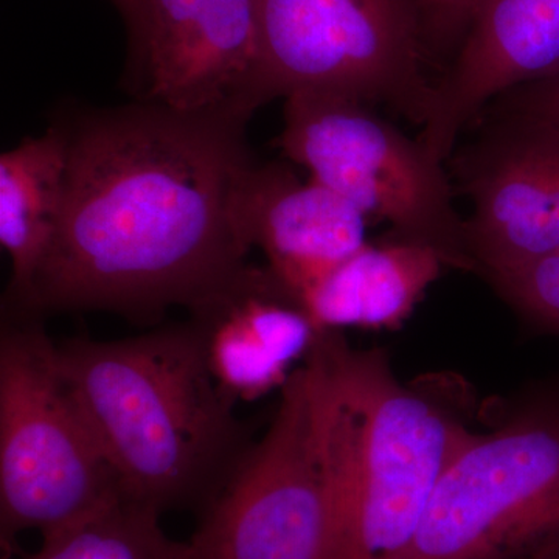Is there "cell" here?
Segmentation results:
<instances>
[{
  "label": "cell",
  "instance_id": "1",
  "mask_svg": "<svg viewBox=\"0 0 559 559\" xmlns=\"http://www.w3.org/2000/svg\"><path fill=\"white\" fill-rule=\"evenodd\" d=\"M250 119L132 102L62 121L68 168L53 237L31 289L2 312H114L154 326L223 286L250 250L235 221L255 162Z\"/></svg>",
  "mask_w": 559,
  "mask_h": 559
},
{
  "label": "cell",
  "instance_id": "2",
  "mask_svg": "<svg viewBox=\"0 0 559 559\" xmlns=\"http://www.w3.org/2000/svg\"><path fill=\"white\" fill-rule=\"evenodd\" d=\"M57 360L123 498L160 516H201L252 447L190 320L127 340L64 341Z\"/></svg>",
  "mask_w": 559,
  "mask_h": 559
},
{
  "label": "cell",
  "instance_id": "3",
  "mask_svg": "<svg viewBox=\"0 0 559 559\" xmlns=\"http://www.w3.org/2000/svg\"><path fill=\"white\" fill-rule=\"evenodd\" d=\"M331 524L325 559H404L433 489L474 432L450 401L406 385L381 349L320 331Z\"/></svg>",
  "mask_w": 559,
  "mask_h": 559
},
{
  "label": "cell",
  "instance_id": "4",
  "mask_svg": "<svg viewBox=\"0 0 559 559\" xmlns=\"http://www.w3.org/2000/svg\"><path fill=\"white\" fill-rule=\"evenodd\" d=\"M123 498L57 360L43 319L2 312L0 331V543L43 538Z\"/></svg>",
  "mask_w": 559,
  "mask_h": 559
},
{
  "label": "cell",
  "instance_id": "5",
  "mask_svg": "<svg viewBox=\"0 0 559 559\" xmlns=\"http://www.w3.org/2000/svg\"><path fill=\"white\" fill-rule=\"evenodd\" d=\"M559 549V373L473 433L441 474L404 559H525Z\"/></svg>",
  "mask_w": 559,
  "mask_h": 559
},
{
  "label": "cell",
  "instance_id": "6",
  "mask_svg": "<svg viewBox=\"0 0 559 559\" xmlns=\"http://www.w3.org/2000/svg\"><path fill=\"white\" fill-rule=\"evenodd\" d=\"M266 103L299 92L385 105L423 127L426 75L418 0H259Z\"/></svg>",
  "mask_w": 559,
  "mask_h": 559
},
{
  "label": "cell",
  "instance_id": "7",
  "mask_svg": "<svg viewBox=\"0 0 559 559\" xmlns=\"http://www.w3.org/2000/svg\"><path fill=\"white\" fill-rule=\"evenodd\" d=\"M278 145L367 218L388 221L403 240L436 249L448 266L477 272L443 164L371 106L316 92L289 95Z\"/></svg>",
  "mask_w": 559,
  "mask_h": 559
},
{
  "label": "cell",
  "instance_id": "8",
  "mask_svg": "<svg viewBox=\"0 0 559 559\" xmlns=\"http://www.w3.org/2000/svg\"><path fill=\"white\" fill-rule=\"evenodd\" d=\"M200 518L187 559H325L331 485L312 356L289 374L270 429Z\"/></svg>",
  "mask_w": 559,
  "mask_h": 559
},
{
  "label": "cell",
  "instance_id": "9",
  "mask_svg": "<svg viewBox=\"0 0 559 559\" xmlns=\"http://www.w3.org/2000/svg\"><path fill=\"white\" fill-rule=\"evenodd\" d=\"M123 20L132 100L250 116L266 105L259 0H134Z\"/></svg>",
  "mask_w": 559,
  "mask_h": 559
},
{
  "label": "cell",
  "instance_id": "10",
  "mask_svg": "<svg viewBox=\"0 0 559 559\" xmlns=\"http://www.w3.org/2000/svg\"><path fill=\"white\" fill-rule=\"evenodd\" d=\"M487 109L477 139L448 160L473 202L466 234L485 277L559 248V132L520 114Z\"/></svg>",
  "mask_w": 559,
  "mask_h": 559
},
{
  "label": "cell",
  "instance_id": "11",
  "mask_svg": "<svg viewBox=\"0 0 559 559\" xmlns=\"http://www.w3.org/2000/svg\"><path fill=\"white\" fill-rule=\"evenodd\" d=\"M559 73V0H481L451 69L437 81L419 142L447 164L500 95Z\"/></svg>",
  "mask_w": 559,
  "mask_h": 559
},
{
  "label": "cell",
  "instance_id": "12",
  "mask_svg": "<svg viewBox=\"0 0 559 559\" xmlns=\"http://www.w3.org/2000/svg\"><path fill=\"white\" fill-rule=\"evenodd\" d=\"M235 221L249 248L301 301L330 272L359 252L367 216L318 180L301 182L282 164L253 162L235 200Z\"/></svg>",
  "mask_w": 559,
  "mask_h": 559
},
{
  "label": "cell",
  "instance_id": "13",
  "mask_svg": "<svg viewBox=\"0 0 559 559\" xmlns=\"http://www.w3.org/2000/svg\"><path fill=\"white\" fill-rule=\"evenodd\" d=\"M189 312L213 377L235 401L282 389L320 333L277 275L250 263Z\"/></svg>",
  "mask_w": 559,
  "mask_h": 559
},
{
  "label": "cell",
  "instance_id": "14",
  "mask_svg": "<svg viewBox=\"0 0 559 559\" xmlns=\"http://www.w3.org/2000/svg\"><path fill=\"white\" fill-rule=\"evenodd\" d=\"M444 266L443 257L421 242H367L305 294L301 305L320 331L393 329L409 318Z\"/></svg>",
  "mask_w": 559,
  "mask_h": 559
},
{
  "label": "cell",
  "instance_id": "15",
  "mask_svg": "<svg viewBox=\"0 0 559 559\" xmlns=\"http://www.w3.org/2000/svg\"><path fill=\"white\" fill-rule=\"evenodd\" d=\"M66 168L62 123L0 156V245L13 266L2 301L20 300L31 289L60 215Z\"/></svg>",
  "mask_w": 559,
  "mask_h": 559
},
{
  "label": "cell",
  "instance_id": "16",
  "mask_svg": "<svg viewBox=\"0 0 559 559\" xmlns=\"http://www.w3.org/2000/svg\"><path fill=\"white\" fill-rule=\"evenodd\" d=\"M27 559H187V547L165 535L157 511L120 499L43 538Z\"/></svg>",
  "mask_w": 559,
  "mask_h": 559
},
{
  "label": "cell",
  "instance_id": "17",
  "mask_svg": "<svg viewBox=\"0 0 559 559\" xmlns=\"http://www.w3.org/2000/svg\"><path fill=\"white\" fill-rule=\"evenodd\" d=\"M487 278L533 329L559 337V248Z\"/></svg>",
  "mask_w": 559,
  "mask_h": 559
},
{
  "label": "cell",
  "instance_id": "18",
  "mask_svg": "<svg viewBox=\"0 0 559 559\" xmlns=\"http://www.w3.org/2000/svg\"><path fill=\"white\" fill-rule=\"evenodd\" d=\"M481 0H418L426 49L448 51L462 46Z\"/></svg>",
  "mask_w": 559,
  "mask_h": 559
},
{
  "label": "cell",
  "instance_id": "19",
  "mask_svg": "<svg viewBox=\"0 0 559 559\" xmlns=\"http://www.w3.org/2000/svg\"><path fill=\"white\" fill-rule=\"evenodd\" d=\"M488 108L520 114L549 124L559 132V73L550 79L535 81L496 98Z\"/></svg>",
  "mask_w": 559,
  "mask_h": 559
},
{
  "label": "cell",
  "instance_id": "20",
  "mask_svg": "<svg viewBox=\"0 0 559 559\" xmlns=\"http://www.w3.org/2000/svg\"><path fill=\"white\" fill-rule=\"evenodd\" d=\"M110 2L117 7V10L120 11L121 16L123 17L130 13L132 5H134V0H110Z\"/></svg>",
  "mask_w": 559,
  "mask_h": 559
},
{
  "label": "cell",
  "instance_id": "21",
  "mask_svg": "<svg viewBox=\"0 0 559 559\" xmlns=\"http://www.w3.org/2000/svg\"><path fill=\"white\" fill-rule=\"evenodd\" d=\"M525 559H559V549L544 551V554L535 555V557Z\"/></svg>",
  "mask_w": 559,
  "mask_h": 559
}]
</instances>
